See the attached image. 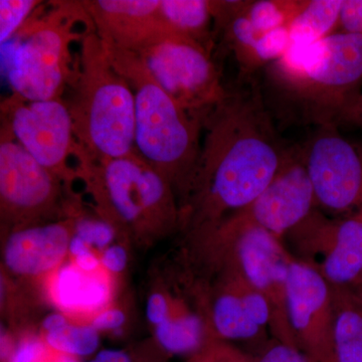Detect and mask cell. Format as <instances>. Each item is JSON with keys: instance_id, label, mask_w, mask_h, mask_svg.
<instances>
[{"instance_id": "1", "label": "cell", "mask_w": 362, "mask_h": 362, "mask_svg": "<svg viewBox=\"0 0 362 362\" xmlns=\"http://www.w3.org/2000/svg\"><path fill=\"white\" fill-rule=\"evenodd\" d=\"M201 151L187 197L180 230L187 237L211 230L246 209L274 180L287 150L279 141L258 83L240 87L202 116Z\"/></svg>"}, {"instance_id": "2", "label": "cell", "mask_w": 362, "mask_h": 362, "mask_svg": "<svg viewBox=\"0 0 362 362\" xmlns=\"http://www.w3.org/2000/svg\"><path fill=\"white\" fill-rule=\"evenodd\" d=\"M267 74L286 120L338 125L362 90V37L335 33L312 45H292Z\"/></svg>"}, {"instance_id": "3", "label": "cell", "mask_w": 362, "mask_h": 362, "mask_svg": "<svg viewBox=\"0 0 362 362\" xmlns=\"http://www.w3.org/2000/svg\"><path fill=\"white\" fill-rule=\"evenodd\" d=\"M74 159L97 216L113 226L122 242L148 247L180 230L175 188L136 149L119 158L96 161L78 145Z\"/></svg>"}, {"instance_id": "4", "label": "cell", "mask_w": 362, "mask_h": 362, "mask_svg": "<svg viewBox=\"0 0 362 362\" xmlns=\"http://www.w3.org/2000/svg\"><path fill=\"white\" fill-rule=\"evenodd\" d=\"M66 90L76 140L90 158L110 160L135 150L134 93L95 30L80 42Z\"/></svg>"}, {"instance_id": "5", "label": "cell", "mask_w": 362, "mask_h": 362, "mask_svg": "<svg viewBox=\"0 0 362 362\" xmlns=\"http://www.w3.org/2000/svg\"><path fill=\"white\" fill-rule=\"evenodd\" d=\"M106 47L134 93L136 151L170 181L181 206L201 151L202 118L180 108L137 54Z\"/></svg>"}, {"instance_id": "6", "label": "cell", "mask_w": 362, "mask_h": 362, "mask_svg": "<svg viewBox=\"0 0 362 362\" xmlns=\"http://www.w3.org/2000/svg\"><path fill=\"white\" fill-rule=\"evenodd\" d=\"M42 4L14 37L7 70L13 93L30 101L63 99L77 66L71 47L95 30L82 1Z\"/></svg>"}, {"instance_id": "7", "label": "cell", "mask_w": 362, "mask_h": 362, "mask_svg": "<svg viewBox=\"0 0 362 362\" xmlns=\"http://www.w3.org/2000/svg\"><path fill=\"white\" fill-rule=\"evenodd\" d=\"M63 181L47 170L0 125V221L1 233L61 220L80 204Z\"/></svg>"}, {"instance_id": "8", "label": "cell", "mask_w": 362, "mask_h": 362, "mask_svg": "<svg viewBox=\"0 0 362 362\" xmlns=\"http://www.w3.org/2000/svg\"><path fill=\"white\" fill-rule=\"evenodd\" d=\"M135 54L162 89L192 115L202 118L228 93L213 49L197 40L168 33Z\"/></svg>"}, {"instance_id": "9", "label": "cell", "mask_w": 362, "mask_h": 362, "mask_svg": "<svg viewBox=\"0 0 362 362\" xmlns=\"http://www.w3.org/2000/svg\"><path fill=\"white\" fill-rule=\"evenodd\" d=\"M0 117L14 139L74 194L78 178L70 161L78 142L65 99L30 101L11 93L0 102Z\"/></svg>"}, {"instance_id": "10", "label": "cell", "mask_w": 362, "mask_h": 362, "mask_svg": "<svg viewBox=\"0 0 362 362\" xmlns=\"http://www.w3.org/2000/svg\"><path fill=\"white\" fill-rule=\"evenodd\" d=\"M316 204L331 213L362 211V160L337 125L319 127L302 153Z\"/></svg>"}, {"instance_id": "11", "label": "cell", "mask_w": 362, "mask_h": 362, "mask_svg": "<svg viewBox=\"0 0 362 362\" xmlns=\"http://www.w3.org/2000/svg\"><path fill=\"white\" fill-rule=\"evenodd\" d=\"M286 309L298 349L318 362H335L332 286L316 267L291 259Z\"/></svg>"}, {"instance_id": "12", "label": "cell", "mask_w": 362, "mask_h": 362, "mask_svg": "<svg viewBox=\"0 0 362 362\" xmlns=\"http://www.w3.org/2000/svg\"><path fill=\"white\" fill-rule=\"evenodd\" d=\"M218 280L209 288L199 285L209 329L223 341H252L272 322L265 296L232 271L214 272Z\"/></svg>"}, {"instance_id": "13", "label": "cell", "mask_w": 362, "mask_h": 362, "mask_svg": "<svg viewBox=\"0 0 362 362\" xmlns=\"http://www.w3.org/2000/svg\"><path fill=\"white\" fill-rule=\"evenodd\" d=\"M316 206L302 153L288 151L282 166L266 189L246 209L233 214L281 239L301 225Z\"/></svg>"}, {"instance_id": "14", "label": "cell", "mask_w": 362, "mask_h": 362, "mask_svg": "<svg viewBox=\"0 0 362 362\" xmlns=\"http://www.w3.org/2000/svg\"><path fill=\"white\" fill-rule=\"evenodd\" d=\"M76 211L61 220L1 233L4 273L23 280L44 281L63 265L70 254Z\"/></svg>"}, {"instance_id": "15", "label": "cell", "mask_w": 362, "mask_h": 362, "mask_svg": "<svg viewBox=\"0 0 362 362\" xmlns=\"http://www.w3.org/2000/svg\"><path fill=\"white\" fill-rule=\"evenodd\" d=\"M95 30L107 47L137 52L173 33L160 11V0H83Z\"/></svg>"}, {"instance_id": "16", "label": "cell", "mask_w": 362, "mask_h": 362, "mask_svg": "<svg viewBox=\"0 0 362 362\" xmlns=\"http://www.w3.org/2000/svg\"><path fill=\"white\" fill-rule=\"evenodd\" d=\"M322 247L318 269L331 286L349 287L362 275V211L339 221H328L312 213L301 223Z\"/></svg>"}, {"instance_id": "17", "label": "cell", "mask_w": 362, "mask_h": 362, "mask_svg": "<svg viewBox=\"0 0 362 362\" xmlns=\"http://www.w3.org/2000/svg\"><path fill=\"white\" fill-rule=\"evenodd\" d=\"M114 279L103 267L97 271H86L68 258L42 281V285L45 296L59 312L90 322L112 304Z\"/></svg>"}, {"instance_id": "18", "label": "cell", "mask_w": 362, "mask_h": 362, "mask_svg": "<svg viewBox=\"0 0 362 362\" xmlns=\"http://www.w3.org/2000/svg\"><path fill=\"white\" fill-rule=\"evenodd\" d=\"M335 362H362V300L349 287L332 286Z\"/></svg>"}, {"instance_id": "19", "label": "cell", "mask_w": 362, "mask_h": 362, "mask_svg": "<svg viewBox=\"0 0 362 362\" xmlns=\"http://www.w3.org/2000/svg\"><path fill=\"white\" fill-rule=\"evenodd\" d=\"M216 0H160L162 18L175 35L214 49Z\"/></svg>"}, {"instance_id": "20", "label": "cell", "mask_w": 362, "mask_h": 362, "mask_svg": "<svg viewBox=\"0 0 362 362\" xmlns=\"http://www.w3.org/2000/svg\"><path fill=\"white\" fill-rule=\"evenodd\" d=\"M39 334L51 349L80 359L96 354L99 349L100 332L92 324L62 312L47 316Z\"/></svg>"}, {"instance_id": "21", "label": "cell", "mask_w": 362, "mask_h": 362, "mask_svg": "<svg viewBox=\"0 0 362 362\" xmlns=\"http://www.w3.org/2000/svg\"><path fill=\"white\" fill-rule=\"evenodd\" d=\"M343 0H306L290 23L292 45H307L337 33Z\"/></svg>"}, {"instance_id": "22", "label": "cell", "mask_w": 362, "mask_h": 362, "mask_svg": "<svg viewBox=\"0 0 362 362\" xmlns=\"http://www.w3.org/2000/svg\"><path fill=\"white\" fill-rule=\"evenodd\" d=\"M306 0H256L245 2L244 13L259 33L289 26Z\"/></svg>"}, {"instance_id": "23", "label": "cell", "mask_w": 362, "mask_h": 362, "mask_svg": "<svg viewBox=\"0 0 362 362\" xmlns=\"http://www.w3.org/2000/svg\"><path fill=\"white\" fill-rule=\"evenodd\" d=\"M74 235L85 243L99 256L105 249L114 244V240H121L113 226L98 216L96 218L86 216L82 206L75 214Z\"/></svg>"}, {"instance_id": "24", "label": "cell", "mask_w": 362, "mask_h": 362, "mask_svg": "<svg viewBox=\"0 0 362 362\" xmlns=\"http://www.w3.org/2000/svg\"><path fill=\"white\" fill-rule=\"evenodd\" d=\"M42 4L39 0L0 1V42L2 45L14 39Z\"/></svg>"}, {"instance_id": "25", "label": "cell", "mask_w": 362, "mask_h": 362, "mask_svg": "<svg viewBox=\"0 0 362 362\" xmlns=\"http://www.w3.org/2000/svg\"><path fill=\"white\" fill-rule=\"evenodd\" d=\"M52 350L39 333L26 332L6 345L2 362H47Z\"/></svg>"}, {"instance_id": "26", "label": "cell", "mask_w": 362, "mask_h": 362, "mask_svg": "<svg viewBox=\"0 0 362 362\" xmlns=\"http://www.w3.org/2000/svg\"><path fill=\"white\" fill-rule=\"evenodd\" d=\"M187 362H254V357L228 342L214 338Z\"/></svg>"}, {"instance_id": "27", "label": "cell", "mask_w": 362, "mask_h": 362, "mask_svg": "<svg viewBox=\"0 0 362 362\" xmlns=\"http://www.w3.org/2000/svg\"><path fill=\"white\" fill-rule=\"evenodd\" d=\"M168 357L154 343L153 349L102 350L89 362H166Z\"/></svg>"}, {"instance_id": "28", "label": "cell", "mask_w": 362, "mask_h": 362, "mask_svg": "<svg viewBox=\"0 0 362 362\" xmlns=\"http://www.w3.org/2000/svg\"><path fill=\"white\" fill-rule=\"evenodd\" d=\"M175 299L176 295L163 287L154 288L149 293L146 303V316L154 328L160 325L170 315Z\"/></svg>"}, {"instance_id": "29", "label": "cell", "mask_w": 362, "mask_h": 362, "mask_svg": "<svg viewBox=\"0 0 362 362\" xmlns=\"http://www.w3.org/2000/svg\"><path fill=\"white\" fill-rule=\"evenodd\" d=\"M254 357V362H318L305 352L292 345L275 340V343L267 344Z\"/></svg>"}, {"instance_id": "30", "label": "cell", "mask_w": 362, "mask_h": 362, "mask_svg": "<svg viewBox=\"0 0 362 362\" xmlns=\"http://www.w3.org/2000/svg\"><path fill=\"white\" fill-rule=\"evenodd\" d=\"M337 33L362 37V0H343Z\"/></svg>"}, {"instance_id": "31", "label": "cell", "mask_w": 362, "mask_h": 362, "mask_svg": "<svg viewBox=\"0 0 362 362\" xmlns=\"http://www.w3.org/2000/svg\"><path fill=\"white\" fill-rule=\"evenodd\" d=\"M99 258L105 270L115 277L117 274L125 270L127 265L128 254L125 243L111 245L100 254Z\"/></svg>"}, {"instance_id": "32", "label": "cell", "mask_w": 362, "mask_h": 362, "mask_svg": "<svg viewBox=\"0 0 362 362\" xmlns=\"http://www.w3.org/2000/svg\"><path fill=\"white\" fill-rule=\"evenodd\" d=\"M126 321V314L122 309L111 304L110 306L99 312L97 315L90 319V323L100 333L105 331H114L124 325Z\"/></svg>"}, {"instance_id": "33", "label": "cell", "mask_w": 362, "mask_h": 362, "mask_svg": "<svg viewBox=\"0 0 362 362\" xmlns=\"http://www.w3.org/2000/svg\"><path fill=\"white\" fill-rule=\"evenodd\" d=\"M349 123L351 125L359 126L362 124V90L361 95L357 98L356 101L346 111L343 116L341 123Z\"/></svg>"}, {"instance_id": "34", "label": "cell", "mask_w": 362, "mask_h": 362, "mask_svg": "<svg viewBox=\"0 0 362 362\" xmlns=\"http://www.w3.org/2000/svg\"><path fill=\"white\" fill-rule=\"evenodd\" d=\"M47 362H82L80 358L68 356V354H62V352L57 351L52 349L51 356L47 358Z\"/></svg>"}, {"instance_id": "35", "label": "cell", "mask_w": 362, "mask_h": 362, "mask_svg": "<svg viewBox=\"0 0 362 362\" xmlns=\"http://www.w3.org/2000/svg\"><path fill=\"white\" fill-rule=\"evenodd\" d=\"M349 287L352 291L356 293L357 297L361 298L362 300V275L356 283H354L351 286H349Z\"/></svg>"}, {"instance_id": "36", "label": "cell", "mask_w": 362, "mask_h": 362, "mask_svg": "<svg viewBox=\"0 0 362 362\" xmlns=\"http://www.w3.org/2000/svg\"><path fill=\"white\" fill-rule=\"evenodd\" d=\"M354 146H356L357 151H358L359 156H361L362 160V141L354 143Z\"/></svg>"}, {"instance_id": "37", "label": "cell", "mask_w": 362, "mask_h": 362, "mask_svg": "<svg viewBox=\"0 0 362 362\" xmlns=\"http://www.w3.org/2000/svg\"><path fill=\"white\" fill-rule=\"evenodd\" d=\"M359 128H361V129H362V124H361V126H359Z\"/></svg>"}]
</instances>
